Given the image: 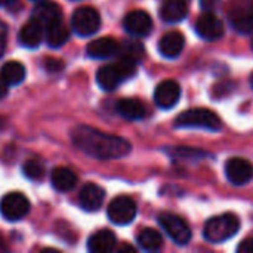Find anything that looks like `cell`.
Segmentation results:
<instances>
[{
	"mask_svg": "<svg viewBox=\"0 0 253 253\" xmlns=\"http://www.w3.org/2000/svg\"><path fill=\"white\" fill-rule=\"evenodd\" d=\"M0 76L9 86H16L25 79V67L18 61H9L1 67Z\"/></svg>",
	"mask_w": 253,
	"mask_h": 253,
	"instance_id": "obj_24",
	"label": "cell"
},
{
	"mask_svg": "<svg viewBox=\"0 0 253 253\" xmlns=\"http://www.w3.org/2000/svg\"><path fill=\"white\" fill-rule=\"evenodd\" d=\"M71 139L79 150L98 160H117L127 156L132 150L130 142L125 138L84 125L77 126L71 132Z\"/></svg>",
	"mask_w": 253,
	"mask_h": 253,
	"instance_id": "obj_1",
	"label": "cell"
},
{
	"mask_svg": "<svg viewBox=\"0 0 253 253\" xmlns=\"http://www.w3.org/2000/svg\"><path fill=\"white\" fill-rule=\"evenodd\" d=\"M227 179L234 185H245L253 176L252 163L242 157H233L225 163Z\"/></svg>",
	"mask_w": 253,
	"mask_h": 253,
	"instance_id": "obj_11",
	"label": "cell"
},
{
	"mask_svg": "<svg viewBox=\"0 0 253 253\" xmlns=\"http://www.w3.org/2000/svg\"><path fill=\"white\" fill-rule=\"evenodd\" d=\"M44 30H46V42H47V44L50 47L62 46L68 40V37H70V30L62 22V19L55 22V24H52V25H49V27H46Z\"/></svg>",
	"mask_w": 253,
	"mask_h": 253,
	"instance_id": "obj_23",
	"label": "cell"
},
{
	"mask_svg": "<svg viewBox=\"0 0 253 253\" xmlns=\"http://www.w3.org/2000/svg\"><path fill=\"white\" fill-rule=\"evenodd\" d=\"M116 108H117V113L126 120H141L147 116L145 105L141 101L132 99V98L120 99Z\"/></svg>",
	"mask_w": 253,
	"mask_h": 253,
	"instance_id": "obj_22",
	"label": "cell"
},
{
	"mask_svg": "<svg viewBox=\"0 0 253 253\" xmlns=\"http://www.w3.org/2000/svg\"><path fill=\"white\" fill-rule=\"evenodd\" d=\"M157 221L160 227L166 231V234L176 243V245H187L191 240V228L187 224L185 219L181 216L170 213V212H162L157 216Z\"/></svg>",
	"mask_w": 253,
	"mask_h": 253,
	"instance_id": "obj_5",
	"label": "cell"
},
{
	"mask_svg": "<svg viewBox=\"0 0 253 253\" xmlns=\"http://www.w3.org/2000/svg\"><path fill=\"white\" fill-rule=\"evenodd\" d=\"M7 86H9V84H7V83L4 82V79L0 76V99L4 98V96L7 95Z\"/></svg>",
	"mask_w": 253,
	"mask_h": 253,
	"instance_id": "obj_32",
	"label": "cell"
},
{
	"mask_svg": "<svg viewBox=\"0 0 253 253\" xmlns=\"http://www.w3.org/2000/svg\"><path fill=\"white\" fill-rule=\"evenodd\" d=\"M188 0H165L160 7V16L166 22H179L188 13Z\"/></svg>",
	"mask_w": 253,
	"mask_h": 253,
	"instance_id": "obj_20",
	"label": "cell"
},
{
	"mask_svg": "<svg viewBox=\"0 0 253 253\" xmlns=\"http://www.w3.org/2000/svg\"><path fill=\"white\" fill-rule=\"evenodd\" d=\"M123 27L135 37H145L153 30V19L145 10H132L125 16Z\"/></svg>",
	"mask_w": 253,
	"mask_h": 253,
	"instance_id": "obj_12",
	"label": "cell"
},
{
	"mask_svg": "<svg viewBox=\"0 0 253 253\" xmlns=\"http://www.w3.org/2000/svg\"><path fill=\"white\" fill-rule=\"evenodd\" d=\"M240 253H253V237L246 239L237 249Z\"/></svg>",
	"mask_w": 253,
	"mask_h": 253,
	"instance_id": "obj_31",
	"label": "cell"
},
{
	"mask_svg": "<svg viewBox=\"0 0 253 253\" xmlns=\"http://www.w3.org/2000/svg\"><path fill=\"white\" fill-rule=\"evenodd\" d=\"M176 127H199L216 132L221 129V119L208 108H193L179 114L175 120Z\"/></svg>",
	"mask_w": 253,
	"mask_h": 253,
	"instance_id": "obj_4",
	"label": "cell"
},
{
	"mask_svg": "<svg viewBox=\"0 0 253 253\" xmlns=\"http://www.w3.org/2000/svg\"><path fill=\"white\" fill-rule=\"evenodd\" d=\"M43 33H44V27H43L39 21H36L34 18H31V19L21 28L18 39H19V43H21L22 46H25V47H28V49H34V47H37V46L42 43V40H43Z\"/></svg>",
	"mask_w": 253,
	"mask_h": 253,
	"instance_id": "obj_17",
	"label": "cell"
},
{
	"mask_svg": "<svg viewBox=\"0 0 253 253\" xmlns=\"http://www.w3.org/2000/svg\"><path fill=\"white\" fill-rule=\"evenodd\" d=\"M44 67L47 71L50 73H56V71H61L64 68V62L58 58H47L44 61Z\"/></svg>",
	"mask_w": 253,
	"mask_h": 253,
	"instance_id": "obj_28",
	"label": "cell"
},
{
	"mask_svg": "<svg viewBox=\"0 0 253 253\" xmlns=\"http://www.w3.org/2000/svg\"><path fill=\"white\" fill-rule=\"evenodd\" d=\"M196 31L202 39H205L208 42H215L224 36L225 27H224V22L221 21V18H218L213 12H206L197 18Z\"/></svg>",
	"mask_w": 253,
	"mask_h": 253,
	"instance_id": "obj_9",
	"label": "cell"
},
{
	"mask_svg": "<svg viewBox=\"0 0 253 253\" xmlns=\"http://www.w3.org/2000/svg\"><path fill=\"white\" fill-rule=\"evenodd\" d=\"M119 49H120V44L111 37H99L96 40H92L86 47L87 55L95 59L111 58L119 53Z\"/></svg>",
	"mask_w": 253,
	"mask_h": 253,
	"instance_id": "obj_15",
	"label": "cell"
},
{
	"mask_svg": "<svg viewBox=\"0 0 253 253\" xmlns=\"http://www.w3.org/2000/svg\"><path fill=\"white\" fill-rule=\"evenodd\" d=\"M228 18L234 30L243 34L253 33V3L252 1H240L236 3L228 12Z\"/></svg>",
	"mask_w": 253,
	"mask_h": 253,
	"instance_id": "obj_10",
	"label": "cell"
},
{
	"mask_svg": "<svg viewBox=\"0 0 253 253\" xmlns=\"http://www.w3.org/2000/svg\"><path fill=\"white\" fill-rule=\"evenodd\" d=\"M181 98V86L175 80H163L154 90V101L157 107L168 110L178 104Z\"/></svg>",
	"mask_w": 253,
	"mask_h": 253,
	"instance_id": "obj_13",
	"label": "cell"
},
{
	"mask_svg": "<svg viewBox=\"0 0 253 253\" xmlns=\"http://www.w3.org/2000/svg\"><path fill=\"white\" fill-rule=\"evenodd\" d=\"M219 3H221V0H200V6H202V9L206 10V12L215 10V9L219 6Z\"/></svg>",
	"mask_w": 253,
	"mask_h": 253,
	"instance_id": "obj_30",
	"label": "cell"
},
{
	"mask_svg": "<svg viewBox=\"0 0 253 253\" xmlns=\"http://www.w3.org/2000/svg\"><path fill=\"white\" fill-rule=\"evenodd\" d=\"M108 218L116 225H127L136 216V205L127 196H119L108 205Z\"/></svg>",
	"mask_w": 253,
	"mask_h": 253,
	"instance_id": "obj_7",
	"label": "cell"
},
{
	"mask_svg": "<svg viewBox=\"0 0 253 253\" xmlns=\"http://www.w3.org/2000/svg\"><path fill=\"white\" fill-rule=\"evenodd\" d=\"M185 46V39L179 31L166 33L159 42V50L166 58H176Z\"/></svg>",
	"mask_w": 253,
	"mask_h": 253,
	"instance_id": "obj_19",
	"label": "cell"
},
{
	"mask_svg": "<svg viewBox=\"0 0 253 253\" xmlns=\"http://www.w3.org/2000/svg\"><path fill=\"white\" fill-rule=\"evenodd\" d=\"M71 27L82 37L92 36L101 27V16L93 7H79L71 16Z\"/></svg>",
	"mask_w": 253,
	"mask_h": 253,
	"instance_id": "obj_6",
	"label": "cell"
},
{
	"mask_svg": "<svg viewBox=\"0 0 253 253\" xmlns=\"http://www.w3.org/2000/svg\"><path fill=\"white\" fill-rule=\"evenodd\" d=\"M50 181H52V185H53L55 190H58L61 193H67V191H71L76 187L77 175L71 169L59 166V168L53 169V172L50 175Z\"/></svg>",
	"mask_w": 253,
	"mask_h": 253,
	"instance_id": "obj_21",
	"label": "cell"
},
{
	"mask_svg": "<svg viewBox=\"0 0 253 253\" xmlns=\"http://www.w3.org/2000/svg\"><path fill=\"white\" fill-rule=\"evenodd\" d=\"M138 243L144 251L157 252L163 246V239L159 231L153 228H145L138 234Z\"/></svg>",
	"mask_w": 253,
	"mask_h": 253,
	"instance_id": "obj_25",
	"label": "cell"
},
{
	"mask_svg": "<svg viewBox=\"0 0 253 253\" xmlns=\"http://www.w3.org/2000/svg\"><path fill=\"white\" fill-rule=\"evenodd\" d=\"M15 1H16V0H0V3H3V4H7V6H9V4L12 6Z\"/></svg>",
	"mask_w": 253,
	"mask_h": 253,
	"instance_id": "obj_33",
	"label": "cell"
},
{
	"mask_svg": "<svg viewBox=\"0 0 253 253\" xmlns=\"http://www.w3.org/2000/svg\"><path fill=\"white\" fill-rule=\"evenodd\" d=\"M22 170H24V175L28 178V179H33V181H36V179H40V178H43V175H44V168H43V165L39 162V160H27L25 163H24V166H22Z\"/></svg>",
	"mask_w": 253,
	"mask_h": 253,
	"instance_id": "obj_27",
	"label": "cell"
},
{
	"mask_svg": "<svg viewBox=\"0 0 253 253\" xmlns=\"http://www.w3.org/2000/svg\"><path fill=\"white\" fill-rule=\"evenodd\" d=\"M0 251H6V245H4V242H3L1 237H0Z\"/></svg>",
	"mask_w": 253,
	"mask_h": 253,
	"instance_id": "obj_34",
	"label": "cell"
},
{
	"mask_svg": "<svg viewBox=\"0 0 253 253\" xmlns=\"http://www.w3.org/2000/svg\"><path fill=\"white\" fill-rule=\"evenodd\" d=\"M136 73V62L120 58L117 62L104 65L96 73V82L101 89L110 92L117 89L123 82L133 77Z\"/></svg>",
	"mask_w": 253,
	"mask_h": 253,
	"instance_id": "obj_2",
	"label": "cell"
},
{
	"mask_svg": "<svg viewBox=\"0 0 253 253\" xmlns=\"http://www.w3.org/2000/svg\"><path fill=\"white\" fill-rule=\"evenodd\" d=\"M252 49H253V40H252Z\"/></svg>",
	"mask_w": 253,
	"mask_h": 253,
	"instance_id": "obj_37",
	"label": "cell"
},
{
	"mask_svg": "<svg viewBox=\"0 0 253 253\" xmlns=\"http://www.w3.org/2000/svg\"><path fill=\"white\" fill-rule=\"evenodd\" d=\"M30 212V202L21 193H9L0 200V213L6 221H19Z\"/></svg>",
	"mask_w": 253,
	"mask_h": 253,
	"instance_id": "obj_8",
	"label": "cell"
},
{
	"mask_svg": "<svg viewBox=\"0 0 253 253\" xmlns=\"http://www.w3.org/2000/svg\"><path fill=\"white\" fill-rule=\"evenodd\" d=\"M116 245L117 239L114 233H111L110 230H101L89 237L87 249L92 253H108L116 249Z\"/></svg>",
	"mask_w": 253,
	"mask_h": 253,
	"instance_id": "obj_18",
	"label": "cell"
},
{
	"mask_svg": "<svg viewBox=\"0 0 253 253\" xmlns=\"http://www.w3.org/2000/svg\"><path fill=\"white\" fill-rule=\"evenodd\" d=\"M239 228V218L233 213H224L219 216H213L206 222L203 236L211 243H224L225 240L236 236Z\"/></svg>",
	"mask_w": 253,
	"mask_h": 253,
	"instance_id": "obj_3",
	"label": "cell"
},
{
	"mask_svg": "<svg viewBox=\"0 0 253 253\" xmlns=\"http://www.w3.org/2000/svg\"><path fill=\"white\" fill-rule=\"evenodd\" d=\"M61 7L55 3V1H47V0H42L33 10V18L36 21H39L44 28L61 21Z\"/></svg>",
	"mask_w": 253,
	"mask_h": 253,
	"instance_id": "obj_16",
	"label": "cell"
},
{
	"mask_svg": "<svg viewBox=\"0 0 253 253\" xmlns=\"http://www.w3.org/2000/svg\"><path fill=\"white\" fill-rule=\"evenodd\" d=\"M6 40H7V27L0 21V58L3 56V52L6 49Z\"/></svg>",
	"mask_w": 253,
	"mask_h": 253,
	"instance_id": "obj_29",
	"label": "cell"
},
{
	"mask_svg": "<svg viewBox=\"0 0 253 253\" xmlns=\"http://www.w3.org/2000/svg\"><path fill=\"white\" fill-rule=\"evenodd\" d=\"M105 199V191L96 185V184H86L82 187L80 194H79V202L80 206L87 211V212H95L98 211Z\"/></svg>",
	"mask_w": 253,
	"mask_h": 253,
	"instance_id": "obj_14",
	"label": "cell"
},
{
	"mask_svg": "<svg viewBox=\"0 0 253 253\" xmlns=\"http://www.w3.org/2000/svg\"><path fill=\"white\" fill-rule=\"evenodd\" d=\"M249 83H251V87L253 89V73L251 74V77H249Z\"/></svg>",
	"mask_w": 253,
	"mask_h": 253,
	"instance_id": "obj_35",
	"label": "cell"
},
{
	"mask_svg": "<svg viewBox=\"0 0 253 253\" xmlns=\"http://www.w3.org/2000/svg\"><path fill=\"white\" fill-rule=\"evenodd\" d=\"M33 1H42V0H33Z\"/></svg>",
	"mask_w": 253,
	"mask_h": 253,
	"instance_id": "obj_36",
	"label": "cell"
},
{
	"mask_svg": "<svg viewBox=\"0 0 253 253\" xmlns=\"http://www.w3.org/2000/svg\"><path fill=\"white\" fill-rule=\"evenodd\" d=\"M119 55H120V58L138 62L144 56V47H142V44L139 42L130 40V42H126V43L120 44Z\"/></svg>",
	"mask_w": 253,
	"mask_h": 253,
	"instance_id": "obj_26",
	"label": "cell"
}]
</instances>
